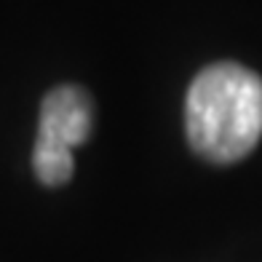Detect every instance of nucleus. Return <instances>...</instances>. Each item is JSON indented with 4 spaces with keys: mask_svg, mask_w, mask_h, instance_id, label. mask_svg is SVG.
<instances>
[{
    "mask_svg": "<svg viewBox=\"0 0 262 262\" xmlns=\"http://www.w3.org/2000/svg\"><path fill=\"white\" fill-rule=\"evenodd\" d=\"M185 131L211 163L246 158L262 137V78L235 62L201 70L187 89Z\"/></svg>",
    "mask_w": 262,
    "mask_h": 262,
    "instance_id": "obj_1",
    "label": "nucleus"
},
{
    "mask_svg": "<svg viewBox=\"0 0 262 262\" xmlns=\"http://www.w3.org/2000/svg\"><path fill=\"white\" fill-rule=\"evenodd\" d=\"M91 126H94V104L80 86H56L54 91L46 94L40 104L38 139L75 150L89 139Z\"/></svg>",
    "mask_w": 262,
    "mask_h": 262,
    "instance_id": "obj_2",
    "label": "nucleus"
},
{
    "mask_svg": "<svg viewBox=\"0 0 262 262\" xmlns=\"http://www.w3.org/2000/svg\"><path fill=\"white\" fill-rule=\"evenodd\" d=\"M32 169H35V177L43 185H49V187L64 185L73 177V169H75L73 150L54 145V142L38 139L35 142V150H32Z\"/></svg>",
    "mask_w": 262,
    "mask_h": 262,
    "instance_id": "obj_3",
    "label": "nucleus"
}]
</instances>
